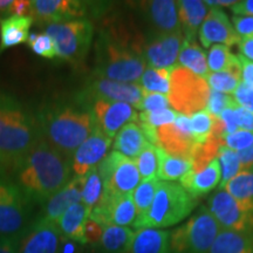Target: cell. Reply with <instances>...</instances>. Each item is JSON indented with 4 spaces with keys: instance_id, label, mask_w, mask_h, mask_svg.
Wrapping results in <instances>:
<instances>
[{
    "instance_id": "bcb514c9",
    "label": "cell",
    "mask_w": 253,
    "mask_h": 253,
    "mask_svg": "<svg viewBox=\"0 0 253 253\" xmlns=\"http://www.w3.org/2000/svg\"><path fill=\"white\" fill-rule=\"evenodd\" d=\"M104 226L88 218L84 226V245H99Z\"/></svg>"
},
{
    "instance_id": "4dcf8cb0",
    "label": "cell",
    "mask_w": 253,
    "mask_h": 253,
    "mask_svg": "<svg viewBox=\"0 0 253 253\" xmlns=\"http://www.w3.org/2000/svg\"><path fill=\"white\" fill-rule=\"evenodd\" d=\"M135 230L126 226H104L100 242V249L103 253H128L130 249Z\"/></svg>"
},
{
    "instance_id": "2e32d148",
    "label": "cell",
    "mask_w": 253,
    "mask_h": 253,
    "mask_svg": "<svg viewBox=\"0 0 253 253\" xmlns=\"http://www.w3.org/2000/svg\"><path fill=\"white\" fill-rule=\"evenodd\" d=\"M32 17L40 25L61 24L84 19L87 2L79 0H32Z\"/></svg>"
},
{
    "instance_id": "7a4b0ae2",
    "label": "cell",
    "mask_w": 253,
    "mask_h": 253,
    "mask_svg": "<svg viewBox=\"0 0 253 253\" xmlns=\"http://www.w3.org/2000/svg\"><path fill=\"white\" fill-rule=\"evenodd\" d=\"M14 183L32 203L43 204L72 178V160L40 140L13 168Z\"/></svg>"
},
{
    "instance_id": "d590c367",
    "label": "cell",
    "mask_w": 253,
    "mask_h": 253,
    "mask_svg": "<svg viewBox=\"0 0 253 253\" xmlns=\"http://www.w3.org/2000/svg\"><path fill=\"white\" fill-rule=\"evenodd\" d=\"M104 196H106V192H104L102 178H101L97 167H95L84 176L81 202L91 211L103 201Z\"/></svg>"
},
{
    "instance_id": "ffe728a7",
    "label": "cell",
    "mask_w": 253,
    "mask_h": 253,
    "mask_svg": "<svg viewBox=\"0 0 253 253\" xmlns=\"http://www.w3.org/2000/svg\"><path fill=\"white\" fill-rule=\"evenodd\" d=\"M112 138L106 136L99 129H95L93 134L75 150L72 156V172L75 177H84L95 167L102 162L107 156Z\"/></svg>"
},
{
    "instance_id": "11a10c76",
    "label": "cell",
    "mask_w": 253,
    "mask_h": 253,
    "mask_svg": "<svg viewBox=\"0 0 253 253\" xmlns=\"http://www.w3.org/2000/svg\"><path fill=\"white\" fill-rule=\"evenodd\" d=\"M240 164H242V170L249 169L253 167V144L248 149L242 150L238 153Z\"/></svg>"
},
{
    "instance_id": "d6986e66",
    "label": "cell",
    "mask_w": 253,
    "mask_h": 253,
    "mask_svg": "<svg viewBox=\"0 0 253 253\" xmlns=\"http://www.w3.org/2000/svg\"><path fill=\"white\" fill-rule=\"evenodd\" d=\"M198 39L202 46L208 48L213 45H238L240 37L220 7H209L207 17L198 31Z\"/></svg>"
},
{
    "instance_id": "cb8c5ba5",
    "label": "cell",
    "mask_w": 253,
    "mask_h": 253,
    "mask_svg": "<svg viewBox=\"0 0 253 253\" xmlns=\"http://www.w3.org/2000/svg\"><path fill=\"white\" fill-rule=\"evenodd\" d=\"M178 21L185 40H196L201 25L209 12L205 1L199 0H179L176 1Z\"/></svg>"
},
{
    "instance_id": "4316f807",
    "label": "cell",
    "mask_w": 253,
    "mask_h": 253,
    "mask_svg": "<svg viewBox=\"0 0 253 253\" xmlns=\"http://www.w3.org/2000/svg\"><path fill=\"white\" fill-rule=\"evenodd\" d=\"M33 17H11L0 20V54L11 47L26 43Z\"/></svg>"
},
{
    "instance_id": "e575fe53",
    "label": "cell",
    "mask_w": 253,
    "mask_h": 253,
    "mask_svg": "<svg viewBox=\"0 0 253 253\" xmlns=\"http://www.w3.org/2000/svg\"><path fill=\"white\" fill-rule=\"evenodd\" d=\"M170 68L147 67L137 84L148 93L163 94L168 96L170 89Z\"/></svg>"
},
{
    "instance_id": "9f6ffc18",
    "label": "cell",
    "mask_w": 253,
    "mask_h": 253,
    "mask_svg": "<svg viewBox=\"0 0 253 253\" xmlns=\"http://www.w3.org/2000/svg\"><path fill=\"white\" fill-rule=\"evenodd\" d=\"M4 172H5V170H4V167H2L1 162H0V175H4Z\"/></svg>"
},
{
    "instance_id": "277c9868",
    "label": "cell",
    "mask_w": 253,
    "mask_h": 253,
    "mask_svg": "<svg viewBox=\"0 0 253 253\" xmlns=\"http://www.w3.org/2000/svg\"><path fill=\"white\" fill-rule=\"evenodd\" d=\"M40 140L36 115L14 96L0 93V162L5 171L13 170Z\"/></svg>"
},
{
    "instance_id": "7bdbcfd3",
    "label": "cell",
    "mask_w": 253,
    "mask_h": 253,
    "mask_svg": "<svg viewBox=\"0 0 253 253\" xmlns=\"http://www.w3.org/2000/svg\"><path fill=\"white\" fill-rule=\"evenodd\" d=\"M236 106H238V104L236 103L232 95L218 93V91L211 89L210 97H209L207 104V110L214 118H218L224 110L235 108Z\"/></svg>"
},
{
    "instance_id": "b9f144b4",
    "label": "cell",
    "mask_w": 253,
    "mask_h": 253,
    "mask_svg": "<svg viewBox=\"0 0 253 253\" xmlns=\"http://www.w3.org/2000/svg\"><path fill=\"white\" fill-rule=\"evenodd\" d=\"M26 43L33 50L34 54L39 55L43 59H56L54 42H53L52 38L45 33V32H42V33H33V32H31Z\"/></svg>"
},
{
    "instance_id": "74e56055",
    "label": "cell",
    "mask_w": 253,
    "mask_h": 253,
    "mask_svg": "<svg viewBox=\"0 0 253 253\" xmlns=\"http://www.w3.org/2000/svg\"><path fill=\"white\" fill-rule=\"evenodd\" d=\"M207 59L209 69L212 73L226 71L239 61L238 56L231 52L230 47L224 45L211 46Z\"/></svg>"
},
{
    "instance_id": "7402d4cb",
    "label": "cell",
    "mask_w": 253,
    "mask_h": 253,
    "mask_svg": "<svg viewBox=\"0 0 253 253\" xmlns=\"http://www.w3.org/2000/svg\"><path fill=\"white\" fill-rule=\"evenodd\" d=\"M84 184V177H72L67 184L55 192L43 203L41 218L49 221H56L72 205L80 203L82 199V189Z\"/></svg>"
},
{
    "instance_id": "8992f818",
    "label": "cell",
    "mask_w": 253,
    "mask_h": 253,
    "mask_svg": "<svg viewBox=\"0 0 253 253\" xmlns=\"http://www.w3.org/2000/svg\"><path fill=\"white\" fill-rule=\"evenodd\" d=\"M45 33L52 38L56 59L72 65H81L89 53L94 37V26L87 19L50 24L45 26Z\"/></svg>"
},
{
    "instance_id": "db71d44e",
    "label": "cell",
    "mask_w": 253,
    "mask_h": 253,
    "mask_svg": "<svg viewBox=\"0 0 253 253\" xmlns=\"http://www.w3.org/2000/svg\"><path fill=\"white\" fill-rule=\"evenodd\" d=\"M19 238H0V253H18Z\"/></svg>"
},
{
    "instance_id": "484cf974",
    "label": "cell",
    "mask_w": 253,
    "mask_h": 253,
    "mask_svg": "<svg viewBox=\"0 0 253 253\" xmlns=\"http://www.w3.org/2000/svg\"><path fill=\"white\" fill-rule=\"evenodd\" d=\"M128 253H171L170 231L160 229L135 230Z\"/></svg>"
},
{
    "instance_id": "30bf717a",
    "label": "cell",
    "mask_w": 253,
    "mask_h": 253,
    "mask_svg": "<svg viewBox=\"0 0 253 253\" xmlns=\"http://www.w3.org/2000/svg\"><path fill=\"white\" fill-rule=\"evenodd\" d=\"M102 178L104 191L109 196L130 195L140 184L138 173L134 158L123 156L118 151H112L97 166Z\"/></svg>"
},
{
    "instance_id": "3957f363",
    "label": "cell",
    "mask_w": 253,
    "mask_h": 253,
    "mask_svg": "<svg viewBox=\"0 0 253 253\" xmlns=\"http://www.w3.org/2000/svg\"><path fill=\"white\" fill-rule=\"evenodd\" d=\"M144 41L131 38L119 30L101 31L95 43V77L135 84L147 69L143 50Z\"/></svg>"
},
{
    "instance_id": "44dd1931",
    "label": "cell",
    "mask_w": 253,
    "mask_h": 253,
    "mask_svg": "<svg viewBox=\"0 0 253 253\" xmlns=\"http://www.w3.org/2000/svg\"><path fill=\"white\" fill-rule=\"evenodd\" d=\"M142 13L153 28V34H171L182 32L177 13V4L172 0H151L141 2Z\"/></svg>"
},
{
    "instance_id": "9a60e30c",
    "label": "cell",
    "mask_w": 253,
    "mask_h": 253,
    "mask_svg": "<svg viewBox=\"0 0 253 253\" xmlns=\"http://www.w3.org/2000/svg\"><path fill=\"white\" fill-rule=\"evenodd\" d=\"M89 218L102 226H132L137 218L132 194L122 196L106 194L103 201L90 211Z\"/></svg>"
},
{
    "instance_id": "ee69618b",
    "label": "cell",
    "mask_w": 253,
    "mask_h": 253,
    "mask_svg": "<svg viewBox=\"0 0 253 253\" xmlns=\"http://www.w3.org/2000/svg\"><path fill=\"white\" fill-rule=\"evenodd\" d=\"M252 144L253 132L246 130H237L221 138V145L229 148L231 150H235L237 153L248 149Z\"/></svg>"
},
{
    "instance_id": "9c48e42d",
    "label": "cell",
    "mask_w": 253,
    "mask_h": 253,
    "mask_svg": "<svg viewBox=\"0 0 253 253\" xmlns=\"http://www.w3.org/2000/svg\"><path fill=\"white\" fill-rule=\"evenodd\" d=\"M32 202L13 181L0 175V238H19L31 225Z\"/></svg>"
},
{
    "instance_id": "c3c4849f",
    "label": "cell",
    "mask_w": 253,
    "mask_h": 253,
    "mask_svg": "<svg viewBox=\"0 0 253 253\" xmlns=\"http://www.w3.org/2000/svg\"><path fill=\"white\" fill-rule=\"evenodd\" d=\"M233 109H235L237 125L240 130L253 132V112L240 106H237Z\"/></svg>"
},
{
    "instance_id": "f6af8a7d",
    "label": "cell",
    "mask_w": 253,
    "mask_h": 253,
    "mask_svg": "<svg viewBox=\"0 0 253 253\" xmlns=\"http://www.w3.org/2000/svg\"><path fill=\"white\" fill-rule=\"evenodd\" d=\"M170 107L169 99L167 95L157 94V93H148L144 91L142 93V99L140 103L137 104L136 109L141 112H154V110L167 109Z\"/></svg>"
},
{
    "instance_id": "e0dca14e",
    "label": "cell",
    "mask_w": 253,
    "mask_h": 253,
    "mask_svg": "<svg viewBox=\"0 0 253 253\" xmlns=\"http://www.w3.org/2000/svg\"><path fill=\"white\" fill-rule=\"evenodd\" d=\"M183 42L184 36L182 32L171 34H151L149 39L144 41L142 50L148 67L170 68L177 65V58Z\"/></svg>"
},
{
    "instance_id": "1f68e13d",
    "label": "cell",
    "mask_w": 253,
    "mask_h": 253,
    "mask_svg": "<svg viewBox=\"0 0 253 253\" xmlns=\"http://www.w3.org/2000/svg\"><path fill=\"white\" fill-rule=\"evenodd\" d=\"M209 253H253V238L244 233L221 230Z\"/></svg>"
},
{
    "instance_id": "7dc6e473",
    "label": "cell",
    "mask_w": 253,
    "mask_h": 253,
    "mask_svg": "<svg viewBox=\"0 0 253 253\" xmlns=\"http://www.w3.org/2000/svg\"><path fill=\"white\" fill-rule=\"evenodd\" d=\"M232 96L238 106L253 112V84L240 82Z\"/></svg>"
},
{
    "instance_id": "d6a6232c",
    "label": "cell",
    "mask_w": 253,
    "mask_h": 253,
    "mask_svg": "<svg viewBox=\"0 0 253 253\" xmlns=\"http://www.w3.org/2000/svg\"><path fill=\"white\" fill-rule=\"evenodd\" d=\"M210 88L218 93L232 95L242 82V67L238 61L232 67L223 72H210L205 78Z\"/></svg>"
},
{
    "instance_id": "836d02e7",
    "label": "cell",
    "mask_w": 253,
    "mask_h": 253,
    "mask_svg": "<svg viewBox=\"0 0 253 253\" xmlns=\"http://www.w3.org/2000/svg\"><path fill=\"white\" fill-rule=\"evenodd\" d=\"M220 190H225L243 203L253 205V167L239 171Z\"/></svg>"
},
{
    "instance_id": "8fae6325",
    "label": "cell",
    "mask_w": 253,
    "mask_h": 253,
    "mask_svg": "<svg viewBox=\"0 0 253 253\" xmlns=\"http://www.w3.org/2000/svg\"><path fill=\"white\" fill-rule=\"evenodd\" d=\"M208 210L218 221L221 230L252 237L253 205L243 203L225 190H219L209 199Z\"/></svg>"
},
{
    "instance_id": "f5cc1de1",
    "label": "cell",
    "mask_w": 253,
    "mask_h": 253,
    "mask_svg": "<svg viewBox=\"0 0 253 253\" xmlns=\"http://www.w3.org/2000/svg\"><path fill=\"white\" fill-rule=\"evenodd\" d=\"M239 54L245 56L246 59L253 61V34L252 36L240 38L238 42Z\"/></svg>"
},
{
    "instance_id": "f546056e",
    "label": "cell",
    "mask_w": 253,
    "mask_h": 253,
    "mask_svg": "<svg viewBox=\"0 0 253 253\" xmlns=\"http://www.w3.org/2000/svg\"><path fill=\"white\" fill-rule=\"evenodd\" d=\"M158 155L157 178L162 182H175L192 170V162L189 157L170 155L161 148H158Z\"/></svg>"
},
{
    "instance_id": "ba28073f",
    "label": "cell",
    "mask_w": 253,
    "mask_h": 253,
    "mask_svg": "<svg viewBox=\"0 0 253 253\" xmlns=\"http://www.w3.org/2000/svg\"><path fill=\"white\" fill-rule=\"evenodd\" d=\"M211 88L204 78L175 65L170 68V106L181 115L191 116L207 109Z\"/></svg>"
},
{
    "instance_id": "7c38bea8",
    "label": "cell",
    "mask_w": 253,
    "mask_h": 253,
    "mask_svg": "<svg viewBox=\"0 0 253 253\" xmlns=\"http://www.w3.org/2000/svg\"><path fill=\"white\" fill-rule=\"evenodd\" d=\"M142 89L137 82L126 84L108 80L99 77L88 79L82 89L77 93L84 102L88 104L95 101H114V102H125L136 108L142 99Z\"/></svg>"
},
{
    "instance_id": "d4e9b609",
    "label": "cell",
    "mask_w": 253,
    "mask_h": 253,
    "mask_svg": "<svg viewBox=\"0 0 253 253\" xmlns=\"http://www.w3.org/2000/svg\"><path fill=\"white\" fill-rule=\"evenodd\" d=\"M90 216V210L82 202L72 205L56 221L60 233L65 239L84 245V226Z\"/></svg>"
},
{
    "instance_id": "ac0fdd59",
    "label": "cell",
    "mask_w": 253,
    "mask_h": 253,
    "mask_svg": "<svg viewBox=\"0 0 253 253\" xmlns=\"http://www.w3.org/2000/svg\"><path fill=\"white\" fill-rule=\"evenodd\" d=\"M96 128L108 136L115 137L126 125L130 122H137L138 114L130 104L114 101H95L91 103Z\"/></svg>"
},
{
    "instance_id": "52a82bcc",
    "label": "cell",
    "mask_w": 253,
    "mask_h": 253,
    "mask_svg": "<svg viewBox=\"0 0 253 253\" xmlns=\"http://www.w3.org/2000/svg\"><path fill=\"white\" fill-rule=\"evenodd\" d=\"M220 231L208 208H201L188 221L170 231V252L209 253Z\"/></svg>"
},
{
    "instance_id": "5bb4252c",
    "label": "cell",
    "mask_w": 253,
    "mask_h": 253,
    "mask_svg": "<svg viewBox=\"0 0 253 253\" xmlns=\"http://www.w3.org/2000/svg\"><path fill=\"white\" fill-rule=\"evenodd\" d=\"M196 144L189 116L178 114L175 122L156 130V147L170 155L190 158Z\"/></svg>"
},
{
    "instance_id": "f907efd6",
    "label": "cell",
    "mask_w": 253,
    "mask_h": 253,
    "mask_svg": "<svg viewBox=\"0 0 253 253\" xmlns=\"http://www.w3.org/2000/svg\"><path fill=\"white\" fill-rule=\"evenodd\" d=\"M238 60L242 67V82L248 84H253V61L246 59L242 54H238Z\"/></svg>"
},
{
    "instance_id": "4fadbf2b",
    "label": "cell",
    "mask_w": 253,
    "mask_h": 253,
    "mask_svg": "<svg viewBox=\"0 0 253 253\" xmlns=\"http://www.w3.org/2000/svg\"><path fill=\"white\" fill-rule=\"evenodd\" d=\"M62 239L56 223L40 217L19 237L18 253H61Z\"/></svg>"
},
{
    "instance_id": "5b68a950",
    "label": "cell",
    "mask_w": 253,
    "mask_h": 253,
    "mask_svg": "<svg viewBox=\"0 0 253 253\" xmlns=\"http://www.w3.org/2000/svg\"><path fill=\"white\" fill-rule=\"evenodd\" d=\"M197 207V199L191 197L176 182H160L149 210L135 220L132 229H166L181 223Z\"/></svg>"
},
{
    "instance_id": "f35d334b",
    "label": "cell",
    "mask_w": 253,
    "mask_h": 253,
    "mask_svg": "<svg viewBox=\"0 0 253 253\" xmlns=\"http://www.w3.org/2000/svg\"><path fill=\"white\" fill-rule=\"evenodd\" d=\"M189 118L196 143L203 144L212 137L214 116L211 115L207 109L201 110V112L196 113Z\"/></svg>"
},
{
    "instance_id": "60d3db41",
    "label": "cell",
    "mask_w": 253,
    "mask_h": 253,
    "mask_svg": "<svg viewBox=\"0 0 253 253\" xmlns=\"http://www.w3.org/2000/svg\"><path fill=\"white\" fill-rule=\"evenodd\" d=\"M217 158L219 161L221 169V181L219 184V189H221L237 173L242 171V164H240L238 153L224 147V145H221L219 148Z\"/></svg>"
},
{
    "instance_id": "ab89813d",
    "label": "cell",
    "mask_w": 253,
    "mask_h": 253,
    "mask_svg": "<svg viewBox=\"0 0 253 253\" xmlns=\"http://www.w3.org/2000/svg\"><path fill=\"white\" fill-rule=\"evenodd\" d=\"M134 161L142 181L157 178L158 162H160V155H158L157 147L149 144L137 157L134 158Z\"/></svg>"
},
{
    "instance_id": "681fc988",
    "label": "cell",
    "mask_w": 253,
    "mask_h": 253,
    "mask_svg": "<svg viewBox=\"0 0 253 253\" xmlns=\"http://www.w3.org/2000/svg\"><path fill=\"white\" fill-rule=\"evenodd\" d=\"M232 25L240 38L252 36L253 34V17L233 15Z\"/></svg>"
},
{
    "instance_id": "816d5d0a",
    "label": "cell",
    "mask_w": 253,
    "mask_h": 253,
    "mask_svg": "<svg viewBox=\"0 0 253 253\" xmlns=\"http://www.w3.org/2000/svg\"><path fill=\"white\" fill-rule=\"evenodd\" d=\"M231 11L233 15H242V17H253V0H242L236 1L235 5L231 6Z\"/></svg>"
},
{
    "instance_id": "8d00e7d4",
    "label": "cell",
    "mask_w": 253,
    "mask_h": 253,
    "mask_svg": "<svg viewBox=\"0 0 253 253\" xmlns=\"http://www.w3.org/2000/svg\"><path fill=\"white\" fill-rule=\"evenodd\" d=\"M158 185H160V179L158 178L144 179V181L140 182L137 188L134 190L132 199H134L136 211H137V218L136 219L143 217L147 213V211L149 210L155 195H156Z\"/></svg>"
},
{
    "instance_id": "83f0119b",
    "label": "cell",
    "mask_w": 253,
    "mask_h": 253,
    "mask_svg": "<svg viewBox=\"0 0 253 253\" xmlns=\"http://www.w3.org/2000/svg\"><path fill=\"white\" fill-rule=\"evenodd\" d=\"M114 138V151L129 158H136L150 144L140 125L136 122L126 125Z\"/></svg>"
},
{
    "instance_id": "f1b7e54d",
    "label": "cell",
    "mask_w": 253,
    "mask_h": 253,
    "mask_svg": "<svg viewBox=\"0 0 253 253\" xmlns=\"http://www.w3.org/2000/svg\"><path fill=\"white\" fill-rule=\"evenodd\" d=\"M177 65L183 68L189 69L202 78H207L210 73L208 66V59L204 49L196 42V40H185L183 42L182 48L179 50Z\"/></svg>"
},
{
    "instance_id": "603a6c76",
    "label": "cell",
    "mask_w": 253,
    "mask_h": 253,
    "mask_svg": "<svg viewBox=\"0 0 253 253\" xmlns=\"http://www.w3.org/2000/svg\"><path fill=\"white\" fill-rule=\"evenodd\" d=\"M221 181V169L218 158L211 162L207 168H204L201 171H189L179 179V184L188 194L197 199L202 196L207 195L208 192L220 184Z\"/></svg>"
},
{
    "instance_id": "6da1fadb",
    "label": "cell",
    "mask_w": 253,
    "mask_h": 253,
    "mask_svg": "<svg viewBox=\"0 0 253 253\" xmlns=\"http://www.w3.org/2000/svg\"><path fill=\"white\" fill-rule=\"evenodd\" d=\"M36 118L41 140L71 160L96 129L91 106L78 94L43 101Z\"/></svg>"
}]
</instances>
